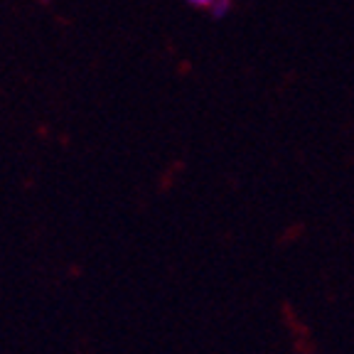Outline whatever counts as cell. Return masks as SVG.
I'll return each instance as SVG.
<instances>
[{
	"mask_svg": "<svg viewBox=\"0 0 354 354\" xmlns=\"http://www.w3.org/2000/svg\"><path fill=\"white\" fill-rule=\"evenodd\" d=\"M234 8V0H214V6L209 8V15L214 20H221V17H227Z\"/></svg>",
	"mask_w": 354,
	"mask_h": 354,
	"instance_id": "cell-1",
	"label": "cell"
},
{
	"mask_svg": "<svg viewBox=\"0 0 354 354\" xmlns=\"http://www.w3.org/2000/svg\"><path fill=\"white\" fill-rule=\"evenodd\" d=\"M185 3L192 8H205V10H209V8L214 6V0H185Z\"/></svg>",
	"mask_w": 354,
	"mask_h": 354,
	"instance_id": "cell-2",
	"label": "cell"
}]
</instances>
